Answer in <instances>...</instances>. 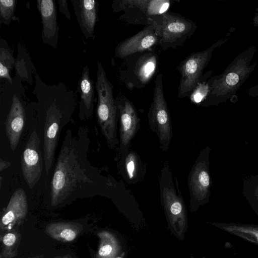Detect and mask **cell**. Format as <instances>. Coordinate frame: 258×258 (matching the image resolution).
I'll use <instances>...</instances> for the list:
<instances>
[{"label": "cell", "instance_id": "1", "mask_svg": "<svg viewBox=\"0 0 258 258\" xmlns=\"http://www.w3.org/2000/svg\"><path fill=\"white\" fill-rule=\"evenodd\" d=\"M90 141L85 127L66 131L50 185L52 205L103 192L106 179L88 160Z\"/></svg>", "mask_w": 258, "mask_h": 258}, {"label": "cell", "instance_id": "2", "mask_svg": "<svg viewBox=\"0 0 258 258\" xmlns=\"http://www.w3.org/2000/svg\"><path fill=\"white\" fill-rule=\"evenodd\" d=\"M161 203L170 230L180 239L188 227L185 205L180 191L178 181L174 182L171 169L167 161L164 162L159 177Z\"/></svg>", "mask_w": 258, "mask_h": 258}, {"label": "cell", "instance_id": "3", "mask_svg": "<svg viewBox=\"0 0 258 258\" xmlns=\"http://www.w3.org/2000/svg\"><path fill=\"white\" fill-rule=\"evenodd\" d=\"M96 89L98 94L97 122L108 147L113 150L119 145L117 138V108L113 96V86L99 62H98Z\"/></svg>", "mask_w": 258, "mask_h": 258}, {"label": "cell", "instance_id": "4", "mask_svg": "<svg viewBox=\"0 0 258 258\" xmlns=\"http://www.w3.org/2000/svg\"><path fill=\"white\" fill-rule=\"evenodd\" d=\"M162 76L160 74L156 78L148 118L150 130L158 137L160 149L166 152L170 148L173 132L171 116L164 94Z\"/></svg>", "mask_w": 258, "mask_h": 258}, {"label": "cell", "instance_id": "5", "mask_svg": "<svg viewBox=\"0 0 258 258\" xmlns=\"http://www.w3.org/2000/svg\"><path fill=\"white\" fill-rule=\"evenodd\" d=\"M152 18L157 25L159 44L163 50L175 49L182 45L194 34L197 28L192 20L173 12H166Z\"/></svg>", "mask_w": 258, "mask_h": 258}, {"label": "cell", "instance_id": "6", "mask_svg": "<svg viewBox=\"0 0 258 258\" xmlns=\"http://www.w3.org/2000/svg\"><path fill=\"white\" fill-rule=\"evenodd\" d=\"M211 148L202 149L194 164L187 178L190 196V210L195 212L210 199L212 181L210 173V154Z\"/></svg>", "mask_w": 258, "mask_h": 258}, {"label": "cell", "instance_id": "7", "mask_svg": "<svg viewBox=\"0 0 258 258\" xmlns=\"http://www.w3.org/2000/svg\"><path fill=\"white\" fill-rule=\"evenodd\" d=\"M170 0H118L113 1V11H122L120 19L134 25H148L152 17L167 12Z\"/></svg>", "mask_w": 258, "mask_h": 258}, {"label": "cell", "instance_id": "8", "mask_svg": "<svg viewBox=\"0 0 258 258\" xmlns=\"http://www.w3.org/2000/svg\"><path fill=\"white\" fill-rule=\"evenodd\" d=\"M125 59L127 68L121 73L123 81L130 88H144L156 73L158 62L156 54L150 50Z\"/></svg>", "mask_w": 258, "mask_h": 258}, {"label": "cell", "instance_id": "9", "mask_svg": "<svg viewBox=\"0 0 258 258\" xmlns=\"http://www.w3.org/2000/svg\"><path fill=\"white\" fill-rule=\"evenodd\" d=\"M118 119L119 120V139L118 160L123 158L130 151L132 140L140 128V119L136 108L126 96L116 98Z\"/></svg>", "mask_w": 258, "mask_h": 258}, {"label": "cell", "instance_id": "10", "mask_svg": "<svg viewBox=\"0 0 258 258\" xmlns=\"http://www.w3.org/2000/svg\"><path fill=\"white\" fill-rule=\"evenodd\" d=\"M159 40L157 25L151 18L143 29L118 43L115 50V56L125 59L151 50L156 44H159Z\"/></svg>", "mask_w": 258, "mask_h": 258}, {"label": "cell", "instance_id": "11", "mask_svg": "<svg viewBox=\"0 0 258 258\" xmlns=\"http://www.w3.org/2000/svg\"><path fill=\"white\" fill-rule=\"evenodd\" d=\"M208 56L206 51L193 52L177 67L181 75L178 88L180 98L190 96L199 83L200 77Z\"/></svg>", "mask_w": 258, "mask_h": 258}, {"label": "cell", "instance_id": "12", "mask_svg": "<svg viewBox=\"0 0 258 258\" xmlns=\"http://www.w3.org/2000/svg\"><path fill=\"white\" fill-rule=\"evenodd\" d=\"M21 168L24 180L29 188H32L39 180L43 169L40 139L35 129L32 132L24 149Z\"/></svg>", "mask_w": 258, "mask_h": 258}, {"label": "cell", "instance_id": "13", "mask_svg": "<svg viewBox=\"0 0 258 258\" xmlns=\"http://www.w3.org/2000/svg\"><path fill=\"white\" fill-rule=\"evenodd\" d=\"M25 112L24 107L16 95L13 97L12 103L5 122V130L11 150L16 149L24 128Z\"/></svg>", "mask_w": 258, "mask_h": 258}, {"label": "cell", "instance_id": "14", "mask_svg": "<svg viewBox=\"0 0 258 258\" xmlns=\"http://www.w3.org/2000/svg\"><path fill=\"white\" fill-rule=\"evenodd\" d=\"M119 173L130 184L143 181L147 173V164L135 151L130 150L124 157L118 160Z\"/></svg>", "mask_w": 258, "mask_h": 258}, {"label": "cell", "instance_id": "15", "mask_svg": "<svg viewBox=\"0 0 258 258\" xmlns=\"http://www.w3.org/2000/svg\"><path fill=\"white\" fill-rule=\"evenodd\" d=\"M73 6L78 22L86 38L92 36L97 21V2L94 0H77Z\"/></svg>", "mask_w": 258, "mask_h": 258}, {"label": "cell", "instance_id": "16", "mask_svg": "<svg viewBox=\"0 0 258 258\" xmlns=\"http://www.w3.org/2000/svg\"><path fill=\"white\" fill-rule=\"evenodd\" d=\"M37 8L43 25L42 36L44 40H51L57 36V25L55 5L52 0H38Z\"/></svg>", "mask_w": 258, "mask_h": 258}, {"label": "cell", "instance_id": "17", "mask_svg": "<svg viewBox=\"0 0 258 258\" xmlns=\"http://www.w3.org/2000/svg\"><path fill=\"white\" fill-rule=\"evenodd\" d=\"M81 101L80 107L81 119L88 118L92 114L93 108L94 87L90 79L89 69L84 68L80 83Z\"/></svg>", "mask_w": 258, "mask_h": 258}, {"label": "cell", "instance_id": "18", "mask_svg": "<svg viewBox=\"0 0 258 258\" xmlns=\"http://www.w3.org/2000/svg\"><path fill=\"white\" fill-rule=\"evenodd\" d=\"M213 225L245 240L258 244V225L235 223H212Z\"/></svg>", "mask_w": 258, "mask_h": 258}, {"label": "cell", "instance_id": "19", "mask_svg": "<svg viewBox=\"0 0 258 258\" xmlns=\"http://www.w3.org/2000/svg\"><path fill=\"white\" fill-rule=\"evenodd\" d=\"M242 193L258 217V175H250L244 178Z\"/></svg>", "mask_w": 258, "mask_h": 258}, {"label": "cell", "instance_id": "20", "mask_svg": "<svg viewBox=\"0 0 258 258\" xmlns=\"http://www.w3.org/2000/svg\"><path fill=\"white\" fill-rule=\"evenodd\" d=\"M14 60L12 55L7 49L1 48L0 49V77L7 79L12 84V79L10 72L13 69Z\"/></svg>", "mask_w": 258, "mask_h": 258}, {"label": "cell", "instance_id": "21", "mask_svg": "<svg viewBox=\"0 0 258 258\" xmlns=\"http://www.w3.org/2000/svg\"><path fill=\"white\" fill-rule=\"evenodd\" d=\"M17 5L16 0H1L0 15L1 20L6 24H9L14 15Z\"/></svg>", "mask_w": 258, "mask_h": 258}, {"label": "cell", "instance_id": "22", "mask_svg": "<svg viewBox=\"0 0 258 258\" xmlns=\"http://www.w3.org/2000/svg\"><path fill=\"white\" fill-rule=\"evenodd\" d=\"M61 238L64 239L67 241L73 240L76 236V234L74 231L70 229H64L60 234Z\"/></svg>", "mask_w": 258, "mask_h": 258}, {"label": "cell", "instance_id": "23", "mask_svg": "<svg viewBox=\"0 0 258 258\" xmlns=\"http://www.w3.org/2000/svg\"><path fill=\"white\" fill-rule=\"evenodd\" d=\"M113 249L114 248L111 245L106 244L100 248L98 253L101 256H107L112 253Z\"/></svg>", "mask_w": 258, "mask_h": 258}, {"label": "cell", "instance_id": "24", "mask_svg": "<svg viewBox=\"0 0 258 258\" xmlns=\"http://www.w3.org/2000/svg\"><path fill=\"white\" fill-rule=\"evenodd\" d=\"M239 81L238 76L234 73H229L226 77V82L231 86L236 85Z\"/></svg>", "mask_w": 258, "mask_h": 258}, {"label": "cell", "instance_id": "25", "mask_svg": "<svg viewBox=\"0 0 258 258\" xmlns=\"http://www.w3.org/2000/svg\"><path fill=\"white\" fill-rule=\"evenodd\" d=\"M60 11L63 13L67 18L70 20V14L68 8L67 1L66 0L58 1Z\"/></svg>", "mask_w": 258, "mask_h": 258}, {"label": "cell", "instance_id": "26", "mask_svg": "<svg viewBox=\"0 0 258 258\" xmlns=\"http://www.w3.org/2000/svg\"><path fill=\"white\" fill-rule=\"evenodd\" d=\"M16 236L13 233H8L3 238L4 243L7 246L12 245L16 241Z\"/></svg>", "mask_w": 258, "mask_h": 258}, {"label": "cell", "instance_id": "27", "mask_svg": "<svg viewBox=\"0 0 258 258\" xmlns=\"http://www.w3.org/2000/svg\"><path fill=\"white\" fill-rule=\"evenodd\" d=\"M11 165V163L9 162L4 160L2 159H0V171L7 169Z\"/></svg>", "mask_w": 258, "mask_h": 258}]
</instances>
